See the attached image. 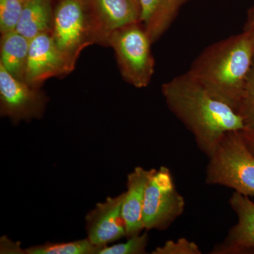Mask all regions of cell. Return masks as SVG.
<instances>
[{
    "mask_svg": "<svg viewBox=\"0 0 254 254\" xmlns=\"http://www.w3.org/2000/svg\"><path fill=\"white\" fill-rule=\"evenodd\" d=\"M230 207L237 216V222L230 229L222 242L214 247L211 254L254 253V203L248 196L235 191Z\"/></svg>",
    "mask_w": 254,
    "mask_h": 254,
    "instance_id": "obj_10",
    "label": "cell"
},
{
    "mask_svg": "<svg viewBox=\"0 0 254 254\" xmlns=\"http://www.w3.org/2000/svg\"><path fill=\"white\" fill-rule=\"evenodd\" d=\"M241 133L247 148L254 155V131L245 129L241 131Z\"/></svg>",
    "mask_w": 254,
    "mask_h": 254,
    "instance_id": "obj_21",
    "label": "cell"
},
{
    "mask_svg": "<svg viewBox=\"0 0 254 254\" xmlns=\"http://www.w3.org/2000/svg\"><path fill=\"white\" fill-rule=\"evenodd\" d=\"M48 98L39 88L10 74L0 65V113L14 123L43 117Z\"/></svg>",
    "mask_w": 254,
    "mask_h": 254,
    "instance_id": "obj_7",
    "label": "cell"
},
{
    "mask_svg": "<svg viewBox=\"0 0 254 254\" xmlns=\"http://www.w3.org/2000/svg\"><path fill=\"white\" fill-rule=\"evenodd\" d=\"M104 247L95 246L87 238L85 240L64 242L46 243L35 246L24 251L27 254H99Z\"/></svg>",
    "mask_w": 254,
    "mask_h": 254,
    "instance_id": "obj_16",
    "label": "cell"
},
{
    "mask_svg": "<svg viewBox=\"0 0 254 254\" xmlns=\"http://www.w3.org/2000/svg\"><path fill=\"white\" fill-rule=\"evenodd\" d=\"M57 1H58V0H57Z\"/></svg>",
    "mask_w": 254,
    "mask_h": 254,
    "instance_id": "obj_24",
    "label": "cell"
},
{
    "mask_svg": "<svg viewBox=\"0 0 254 254\" xmlns=\"http://www.w3.org/2000/svg\"><path fill=\"white\" fill-rule=\"evenodd\" d=\"M51 34L55 44L75 68L81 52L97 44L86 0H58Z\"/></svg>",
    "mask_w": 254,
    "mask_h": 254,
    "instance_id": "obj_5",
    "label": "cell"
},
{
    "mask_svg": "<svg viewBox=\"0 0 254 254\" xmlns=\"http://www.w3.org/2000/svg\"><path fill=\"white\" fill-rule=\"evenodd\" d=\"M91 14L97 44L108 47L113 32L131 23L140 22L138 0H86Z\"/></svg>",
    "mask_w": 254,
    "mask_h": 254,
    "instance_id": "obj_9",
    "label": "cell"
},
{
    "mask_svg": "<svg viewBox=\"0 0 254 254\" xmlns=\"http://www.w3.org/2000/svg\"><path fill=\"white\" fill-rule=\"evenodd\" d=\"M30 42L16 31L1 34L0 65L21 81H24Z\"/></svg>",
    "mask_w": 254,
    "mask_h": 254,
    "instance_id": "obj_15",
    "label": "cell"
},
{
    "mask_svg": "<svg viewBox=\"0 0 254 254\" xmlns=\"http://www.w3.org/2000/svg\"><path fill=\"white\" fill-rule=\"evenodd\" d=\"M251 17H254V8L252 9V11L250 13V16Z\"/></svg>",
    "mask_w": 254,
    "mask_h": 254,
    "instance_id": "obj_23",
    "label": "cell"
},
{
    "mask_svg": "<svg viewBox=\"0 0 254 254\" xmlns=\"http://www.w3.org/2000/svg\"><path fill=\"white\" fill-rule=\"evenodd\" d=\"M254 63L253 45L244 31L207 47L187 72L213 97L237 112Z\"/></svg>",
    "mask_w": 254,
    "mask_h": 254,
    "instance_id": "obj_2",
    "label": "cell"
},
{
    "mask_svg": "<svg viewBox=\"0 0 254 254\" xmlns=\"http://www.w3.org/2000/svg\"><path fill=\"white\" fill-rule=\"evenodd\" d=\"M208 158L207 185L227 187L254 197V155L246 145L241 131L225 133Z\"/></svg>",
    "mask_w": 254,
    "mask_h": 254,
    "instance_id": "obj_3",
    "label": "cell"
},
{
    "mask_svg": "<svg viewBox=\"0 0 254 254\" xmlns=\"http://www.w3.org/2000/svg\"><path fill=\"white\" fill-rule=\"evenodd\" d=\"M53 0H25L16 31L31 41L45 33H51L54 21Z\"/></svg>",
    "mask_w": 254,
    "mask_h": 254,
    "instance_id": "obj_14",
    "label": "cell"
},
{
    "mask_svg": "<svg viewBox=\"0 0 254 254\" xmlns=\"http://www.w3.org/2000/svg\"><path fill=\"white\" fill-rule=\"evenodd\" d=\"M161 92L169 110L192 133L207 158L225 133L246 128L235 110L213 97L187 71L163 83Z\"/></svg>",
    "mask_w": 254,
    "mask_h": 254,
    "instance_id": "obj_1",
    "label": "cell"
},
{
    "mask_svg": "<svg viewBox=\"0 0 254 254\" xmlns=\"http://www.w3.org/2000/svg\"><path fill=\"white\" fill-rule=\"evenodd\" d=\"M124 198L125 192L115 198H108L87 215V232L93 245L105 247L126 236L122 213Z\"/></svg>",
    "mask_w": 254,
    "mask_h": 254,
    "instance_id": "obj_11",
    "label": "cell"
},
{
    "mask_svg": "<svg viewBox=\"0 0 254 254\" xmlns=\"http://www.w3.org/2000/svg\"><path fill=\"white\" fill-rule=\"evenodd\" d=\"M237 113L243 120L245 129L254 131V63L247 78Z\"/></svg>",
    "mask_w": 254,
    "mask_h": 254,
    "instance_id": "obj_17",
    "label": "cell"
},
{
    "mask_svg": "<svg viewBox=\"0 0 254 254\" xmlns=\"http://www.w3.org/2000/svg\"><path fill=\"white\" fill-rule=\"evenodd\" d=\"M189 0H138L140 23L152 43L158 41L168 31L180 9Z\"/></svg>",
    "mask_w": 254,
    "mask_h": 254,
    "instance_id": "obj_13",
    "label": "cell"
},
{
    "mask_svg": "<svg viewBox=\"0 0 254 254\" xmlns=\"http://www.w3.org/2000/svg\"><path fill=\"white\" fill-rule=\"evenodd\" d=\"M185 200L178 191L170 170H155L145 190L143 228L165 230L185 211Z\"/></svg>",
    "mask_w": 254,
    "mask_h": 254,
    "instance_id": "obj_6",
    "label": "cell"
},
{
    "mask_svg": "<svg viewBox=\"0 0 254 254\" xmlns=\"http://www.w3.org/2000/svg\"><path fill=\"white\" fill-rule=\"evenodd\" d=\"M244 31L247 32L249 36H250L252 45H253L254 51V17L249 16L248 21H247V24H246Z\"/></svg>",
    "mask_w": 254,
    "mask_h": 254,
    "instance_id": "obj_22",
    "label": "cell"
},
{
    "mask_svg": "<svg viewBox=\"0 0 254 254\" xmlns=\"http://www.w3.org/2000/svg\"><path fill=\"white\" fill-rule=\"evenodd\" d=\"M155 169L147 170L137 167L127 177V190L123 203V217L128 238L139 235L143 230V209L145 190Z\"/></svg>",
    "mask_w": 254,
    "mask_h": 254,
    "instance_id": "obj_12",
    "label": "cell"
},
{
    "mask_svg": "<svg viewBox=\"0 0 254 254\" xmlns=\"http://www.w3.org/2000/svg\"><path fill=\"white\" fill-rule=\"evenodd\" d=\"M148 236L147 233L137 235L128 238L125 243L118 244L112 247H103L99 254H142L146 252Z\"/></svg>",
    "mask_w": 254,
    "mask_h": 254,
    "instance_id": "obj_19",
    "label": "cell"
},
{
    "mask_svg": "<svg viewBox=\"0 0 254 254\" xmlns=\"http://www.w3.org/2000/svg\"><path fill=\"white\" fill-rule=\"evenodd\" d=\"M74 69L55 44L51 33L38 35L30 42L24 81L40 88L46 80L66 76Z\"/></svg>",
    "mask_w": 254,
    "mask_h": 254,
    "instance_id": "obj_8",
    "label": "cell"
},
{
    "mask_svg": "<svg viewBox=\"0 0 254 254\" xmlns=\"http://www.w3.org/2000/svg\"><path fill=\"white\" fill-rule=\"evenodd\" d=\"M25 0H0L1 34L16 31Z\"/></svg>",
    "mask_w": 254,
    "mask_h": 254,
    "instance_id": "obj_18",
    "label": "cell"
},
{
    "mask_svg": "<svg viewBox=\"0 0 254 254\" xmlns=\"http://www.w3.org/2000/svg\"><path fill=\"white\" fill-rule=\"evenodd\" d=\"M152 44L140 22L118 28L108 39V47L115 51L122 76L135 88H145L151 81L155 66Z\"/></svg>",
    "mask_w": 254,
    "mask_h": 254,
    "instance_id": "obj_4",
    "label": "cell"
},
{
    "mask_svg": "<svg viewBox=\"0 0 254 254\" xmlns=\"http://www.w3.org/2000/svg\"><path fill=\"white\" fill-rule=\"evenodd\" d=\"M153 254H201L199 247L186 238H180L177 241L168 240L165 245L157 247Z\"/></svg>",
    "mask_w": 254,
    "mask_h": 254,
    "instance_id": "obj_20",
    "label": "cell"
}]
</instances>
